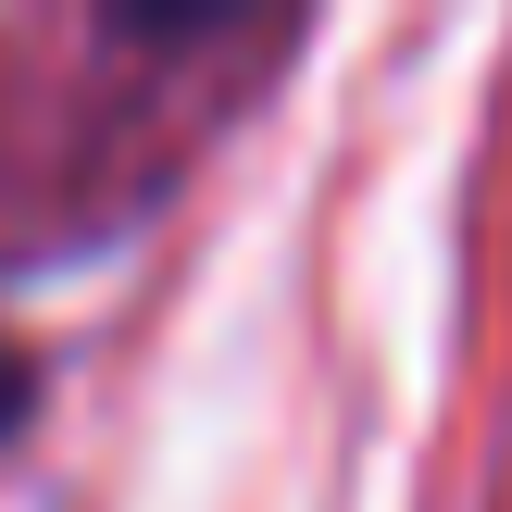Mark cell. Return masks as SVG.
<instances>
[{
	"label": "cell",
	"instance_id": "6da1fadb",
	"mask_svg": "<svg viewBox=\"0 0 512 512\" xmlns=\"http://www.w3.org/2000/svg\"><path fill=\"white\" fill-rule=\"evenodd\" d=\"M13 388H25V375H13V350H0V425H13Z\"/></svg>",
	"mask_w": 512,
	"mask_h": 512
}]
</instances>
